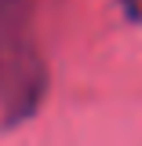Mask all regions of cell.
Segmentation results:
<instances>
[{
    "label": "cell",
    "instance_id": "6da1fadb",
    "mask_svg": "<svg viewBox=\"0 0 142 146\" xmlns=\"http://www.w3.org/2000/svg\"><path fill=\"white\" fill-rule=\"evenodd\" d=\"M33 4L36 0H0V110L7 124L33 117L48 88L33 36Z\"/></svg>",
    "mask_w": 142,
    "mask_h": 146
}]
</instances>
